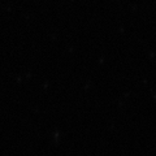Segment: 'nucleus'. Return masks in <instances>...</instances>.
Instances as JSON below:
<instances>
[]
</instances>
